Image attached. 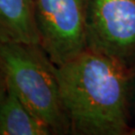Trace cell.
<instances>
[{
	"mask_svg": "<svg viewBox=\"0 0 135 135\" xmlns=\"http://www.w3.org/2000/svg\"><path fill=\"white\" fill-rule=\"evenodd\" d=\"M8 90H9V86H8L6 74H5L4 70L2 69V67L0 66V107L7 96Z\"/></svg>",
	"mask_w": 135,
	"mask_h": 135,
	"instance_id": "52a82bcc",
	"label": "cell"
},
{
	"mask_svg": "<svg viewBox=\"0 0 135 135\" xmlns=\"http://www.w3.org/2000/svg\"><path fill=\"white\" fill-rule=\"evenodd\" d=\"M134 130H135V129H133V131H134Z\"/></svg>",
	"mask_w": 135,
	"mask_h": 135,
	"instance_id": "ba28073f",
	"label": "cell"
},
{
	"mask_svg": "<svg viewBox=\"0 0 135 135\" xmlns=\"http://www.w3.org/2000/svg\"><path fill=\"white\" fill-rule=\"evenodd\" d=\"M0 42L40 44L33 0H0Z\"/></svg>",
	"mask_w": 135,
	"mask_h": 135,
	"instance_id": "5b68a950",
	"label": "cell"
},
{
	"mask_svg": "<svg viewBox=\"0 0 135 135\" xmlns=\"http://www.w3.org/2000/svg\"><path fill=\"white\" fill-rule=\"evenodd\" d=\"M53 134L46 123L34 114L9 88L0 107V135Z\"/></svg>",
	"mask_w": 135,
	"mask_h": 135,
	"instance_id": "8992f818",
	"label": "cell"
},
{
	"mask_svg": "<svg viewBox=\"0 0 135 135\" xmlns=\"http://www.w3.org/2000/svg\"><path fill=\"white\" fill-rule=\"evenodd\" d=\"M0 66L8 86L53 134H70L58 66L38 43L0 42Z\"/></svg>",
	"mask_w": 135,
	"mask_h": 135,
	"instance_id": "7a4b0ae2",
	"label": "cell"
},
{
	"mask_svg": "<svg viewBox=\"0 0 135 135\" xmlns=\"http://www.w3.org/2000/svg\"><path fill=\"white\" fill-rule=\"evenodd\" d=\"M132 66L89 48L58 66L70 134L125 135L129 123Z\"/></svg>",
	"mask_w": 135,
	"mask_h": 135,
	"instance_id": "6da1fadb",
	"label": "cell"
},
{
	"mask_svg": "<svg viewBox=\"0 0 135 135\" xmlns=\"http://www.w3.org/2000/svg\"><path fill=\"white\" fill-rule=\"evenodd\" d=\"M86 48L132 66L135 60V0H89Z\"/></svg>",
	"mask_w": 135,
	"mask_h": 135,
	"instance_id": "277c9868",
	"label": "cell"
},
{
	"mask_svg": "<svg viewBox=\"0 0 135 135\" xmlns=\"http://www.w3.org/2000/svg\"><path fill=\"white\" fill-rule=\"evenodd\" d=\"M89 0H33L40 44L57 66L86 48Z\"/></svg>",
	"mask_w": 135,
	"mask_h": 135,
	"instance_id": "3957f363",
	"label": "cell"
}]
</instances>
